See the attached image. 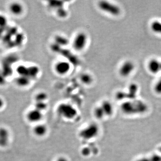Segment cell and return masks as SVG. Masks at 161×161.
Wrapping results in <instances>:
<instances>
[{
	"mask_svg": "<svg viewBox=\"0 0 161 161\" xmlns=\"http://www.w3.org/2000/svg\"><path fill=\"white\" fill-rule=\"evenodd\" d=\"M121 110L127 115L143 114L147 111L148 107L146 103L141 100H126L121 105Z\"/></svg>",
	"mask_w": 161,
	"mask_h": 161,
	"instance_id": "1",
	"label": "cell"
},
{
	"mask_svg": "<svg viewBox=\"0 0 161 161\" xmlns=\"http://www.w3.org/2000/svg\"><path fill=\"white\" fill-rule=\"evenodd\" d=\"M57 112L61 116L69 119L74 118L77 114V110L69 103H61L57 107Z\"/></svg>",
	"mask_w": 161,
	"mask_h": 161,
	"instance_id": "2",
	"label": "cell"
},
{
	"mask_svg": "<svg viewBox=\"0 0 161 161\" xmlns=\"http://www.w3.org/2000/svg\"><path fill=\"white\" fill-rule=\"evenodd\" d=\"M98 6L101 10L114 16H118L121 13V9L119 6L107 1H99Z\"/></svg>",
	"mask_w": 161,
	"mask_h": 161,
	"instance_id": "3",
	"label": "cell"
},
{
	"mask_svg": "<svg viewBox=\"0 0 161 161\" xmlns=\"http://www.w3.org/2000/svg\"><path fill=\"white\" fill-rule=\"evenodd\" d=\"M99 131V127L97 124H91L80 132L79 136L83 140H89L97 137Z\"/></svg>",
	"mask_w": 161,
	"mask_h": 161,
	"instance_id": "4",
	"label": "cell"
},
{
	"mask_svg": "<svg viewBox=\"0 0 161 161\" xmlns=\"http://www.w3.org/2000/svg\"><path fill=\"white\" fill-rule=\"evenodd\" d=\"M88 37L86 34L83 32L78 33L76 34L73 39L72 46L77 51H83L87 45Z\"/></svg>",
	"mask_w": 161,
	"mask_h": 161,
	"instance_id": "5",
	"label": "cell"
},
{
	"mask_svg": "<svg viewBox=\"0 0 161 161\" xmlns=\"http://www.w3.org/2000/svg\"><path fill=\"white\" fill-rule=\"evenodd\" d=\"M71 64L68 61H59L54 65V70L58 75H65L70 70Z\"/></svg>",
	"mask_w": 161,
	"mask_h": 161,
	"instance_id": "6",
	"label": "cell"
},
{
	"mask_svg": "<svg viewBox=\"0 0 161 161\" xmlns=\"http://www.w3.org/2000/svg\"><path fill=\"white\" fill-rule=\"evenodd\" d=\"M134 63L131 61H127L122 64L119 69V73L123 77L130 76L135 70Z\"/></svg>",
	"mask_w": 161,
	"mask_h": 161,
	"instance_id": "7",
	"label": "cell"
},
{
	"mask_svg": "<svg viewBox=\"0 0 161 161\" xmlns=\"http://www.w3.org/2000/svg\"><path fill=\"white\" fill-rule=\"evenodd\" d=\"M43 118V112L35 108L28 111L26 115V118L28 121L31 123H38Z\"/></svg>",
	"mask_w": 161,
	"mask_h": 161,
	"instance_id": "8",
	"label": "cell"
},
{
	"mask_svg": "<svg viewBox=\"0 0 161 161\" xmlns=\"http://www.w3.org/2000/svg\"><path fill=\"white\" fill-rule=\"evenodd\" d=\"M138 89V86L137 84L133 83L130 84L128 87V91H124L125 100H132L137 99Z\"/></svg>",
	"mask_w": 161,
	"mask_h": 161,
	"instance_id": "9",
	"label": "cell"
},
{
	"mask_svg": "<svg viewBox=\"0 0 161 161\" xmlns=\"http://www.w3.org/2000/svg\"><path fill=\"white\" fill-rule=\"evenodd\" d=\"M48 131L47 126L43 124H36L33 129L34 134L37 137L42 138L46 135Z\"/></svg>",
	"mask_w": 161,
	"mask_h": 161,
	"instance_id": "10",
	"label": "cell"
},
{
	"mask_svg": "<svg viewBox=\"0 0 161 161\" xmlns=\"http://www.w3.org/2000/svg\"><path fill=\"white\" fill-rule=\"evenodd\" d=\"M160 64L161 61L157 59H152L149 61L148 64L149 70L153 74H157L160 71Z\"/></svg>",
	"mask_w": 161,
	"mask_h": 161,
	"instance_id": "11",
	"label": "cell"
},
{
	"mask_svg": "<svg viewBox=\"0 0 161 161\" xmlns=\"http://www.w3.org/2000/svg\"><path fill=\"white\" fill-rule=\"evenodd\" d=\"M9 10L11 14L15 15L18 16L22 15L23 12L24 8L21 3L15 2L10 5Z\"/></svg>",
	"mask_w": 161,
	"mask_h": 161,
	"instance_id": "12",
	"label": "cell"
},
{
	"mask_svg": "<svg viewBox=\"0 0 161 161\" xmlns=\"http://www.w3.org/2000/svg\"><path fill=\"white\" fill-rule=\"evenodd\" d=\"M9 132L7 129L1 128L0 130V143L1 147L7 145L9 141Z\"/></svg>",
	"mask_w": 161,
	"mask_h": 161,
	"instance_id": "13",
	"label": "cell"
},
{
	"mask_svg": "<svg viewBox=\"0 0 161 161\" xmlns=\"http://www.w3.org/2000/svg\"><path fill=\"white\" fill-rule=\"evenodd\" d=\"M104 111L106 116H111L114 113V108L112 103L108 100H104L100 105Z\"/></svg>",
	"mask_w": 161,
	"mask_h": 161,
	"instance_id": "14",
	"label": "cell"
},
{
	"mask_svg": "<svg viewBox=\"0 0 161 161\" xmlns=\"http://www.w3.org/2000/svg\"><path fill=\"white\" fill-rule=\"evenodd\" d=\"M30 79L26 76H20L17 78L16 83L18 86L25 87L29 85L30 83Z\"/></svg>",
	"mask_w": 161,
	"mask_h": 161,
	"instance_id": "15",
	"label": "cell"
},
{
	"mask_svg": "<svg viewBox=\"0 0 161 161\" xmlns=\"http://www.w3.org/2000/svg\"><path fill=\"white\" fill-rule=\"evenodd\" d=\"M80 81L83 84L86 85H89L92 83L93 78L91 74L87 73H84L80 75Z\"/></svg>",
	"mask_w": 161,
	"mask_h": 161,
	"instance_id": "16",
	"label": "cell"
},
{
	"mask_svg": "<svg viewBox=\"0 0 161 161\" xmlns=\"http://www.w3.org/2000/svg\"><path fill=\"white\" fill-rule=\"evenodd\" d=\"M55 40L56 45L61 47L65 46L69 44L68 39L61 35H57L55 38Z\"/></svg>",
	"mask_w": 161,
	"mask_h": 161,
	"instance_id": "17",
	"label": "cell"
},
{
	"mask_svg": "<svg viewBox=\"0 0 161 161\" xmlns=\"http://www.w3.org/2000/svg\"><path fill=\"white\" fill-rule=\"evenodd\" d=\"M150 28L155 33L161 34V22L155 20L151 23Z\"/></svg>",
	"mask_w": 161,
	"mask_h": 161,
	"instance_id": "18",
	"label": "cell"
},
{
	"mask_svg": "<svg viewBox=\"0 0 161 161\" xmlns=\"http://www.w3.org/2000/svg\"><path fill=\"white\" fill-rule=\"evenodd\" d=\"M94 114L95 117L99 120L102 119L104 117L106 116L104 111L100 105L96 107L94 109Z\"/></svg>",
	"mask_w": 161,
	"mask_h": 161,
	"instance_id": "19",
	"label": "cell"
},
{
	"mask_svg": "<svg viewBox=\"0 0 161 161\" xmlns=\"http://www.w3.org/2000/svg\"><path fill=\"white\" fill-rule=\"evenodd\" d=\"M39 72V69L36 66H31L28 67L27 77L30 78V77L34 78L36 77Z\"/></svg>",
	"mask_w": 161,
	"mask_h": 161,
	"instance_id": "20",
	"label": "cell"
},
{
	"mask_svg": "<svg viewBox=\"0 0 161 161\" xmlns=\"http://www.w3.org/2000/svg\"><path fill=\"white\" fill-rule=\"evenodd\" d=\"M48 108V104L45 102H35L34 108L43 112Z\"/></svg>",
	"mask_w": 161,
	"mask_h": 161,
	"instance_id": "21",
	"label": "cell"
},
{
	"mask_svg": "<svg viewBox=\"0 0 161 161\" xmlns=\"http://www.w3.org/2000/svg\"><path fill=\"white\" fill-rule=\"evenodd\" d=\"M48 2L50 7L56 10L63 7L64 6V1H50Z\"/></svg>",
	"mask_w": 161,
	"mask_h": 161,
	"instance_id": "22",
	"label": "cell"
},
{
	"mask_svg": "<svg viewBox=\"0 0 161 161\" xmlns=\"http://www.w3.org/2000/svg\"><path fill=\"white\" fill-rule=\"evenodd\" d=\"M47 94L45 93H39L35 96V101H36V102H45L46 100L47 99Z\"/></svg>",
	"mask_w": 161,
	"mask_h": 161,
	"instance_id": "23",
	"label": "cell"
},
{
	"mask_svg": "<svg viewBox=\"0 0 161 161\" xmlns=\"http://www.w3.org/2000/svg\"><path fill=\"white\" fill-rule=\"evenodd\" d=\"M92 150L89 147H84L80 150V154L84 157L89 156L91 154Z\"/></svg>",
	"mask_w": 161,
	"mask_h": 161,
	"instance_id": "24",
	"label": "cell"
},
{
	"mask_svg": "<svg viewBox=\"0 0 161 161\" xmlns=\"http://www.w3.org/2000/svg\"><path fill=\"white\" fill-rule=\"evenodd\" d=\"M56 13H57V15L61 18L66 17L68 15L67 11L64 8V7L56 10Z\"/></svg>",
	"mask_w": 161,
	"mask_h": 161,
	"instance_id": "25",
	"label": "cell"
},
{
	"mask_svg": "<svg viewBox=\"0 0 161 161\" xmlns=\"http://www.w3.org/2000/svg\"><path fill=\"white\" fill-rule=\"evenodd\" d=\"M154 91L157 94H161V78L157 80V82L155 85Z\"/></svg>",
	"mask_w": 161,
	"mask_h": 161,
	"instance_id": "26",
	"label": "cell"
},
{
	"mask_svg": "<svg viewBox=\"0 0 161 161\" xmlns=\"http://www.w3.org/2000/svg\"><path fill=\"white\" fill-rule=\"evenodd\" d=\"M150 161H161V155L158 154H154L149 157Z\"/></svg>",
	"mask_w": 161,
	"mask_h": 161,
	"instance_id": "27",
	"label": "cell"
},
{
	"mask_svg": "<svg viewBox=\"0 0 161 161\" xmlns=\"http://www.w3.org/2000/svg\"><path fill=\"white\" fill-rule=\"evenodd\" d=\"M6 23H7V20H6V18L1 17V27L2 26H5L6 25Z\"/></svg>",
	"mask_w": 161,
	"mask_h": 161,
	"instance_id": "28",
	"label": "cell"
},
{
	"mask_svg": "<svg viewBox=\"0 0 161 161\" xmlns=\"http://www.w3.org/2000/svg\"><path fill=\"white\" fill-rule=\"evenodd\" d=\"M135 161H150L149 157H142L137 159Z\"/></svg>",
	"mask_w": 161,
	"mask_h": 161,
	"instance_id": "29",
	"label": "cell"
},
{
	"mask_svg": "<svg viewBox=\"0 0 161 161\" xmlns=\"http://www.w3.org/2000/svg\"><path fill=\"white\" fill-rule=\"evenodd\" d=\"M56 161H69V160L66 157L61 156L58 157Z\"/></svg>",
	"mask_w": 161,
	"mask_h": 161,
	"instance_id": "30",
	"label": "cell"
},
{
	"mask_svg": "<svg viewBox=\"0 0 161 161\" xmlns=\"http://www.w3.org/2000/svg\"><path fill=\"white\" fill-rule=\"evenodd\" d=\"M160 71H161V64H160Z\"/></svg>",
	"mask_w": 161,
	"mask_h": 161,
	"instance_id": "31",
	"label": "cell"
}]
</instances>
